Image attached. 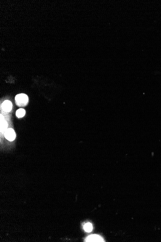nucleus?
Here are the masks:
<instances>
[{
  "instance_id": "nucleus-1",
  "label": "nucleus",
  "mask_w": 161,
  "mask_h": 242,
  "mask_svg": "<svg viewBox=\"0 0 161 242\" xmlns=\"http://www.w3.org/2000/svg\"><path fill=\"white\" fill-rule=\"evenodd\" d=\"M16 104L19 106H25L28 102V97L25 94H20L16 95L15 97Z\"/></svg>"
},
{
  "instance_id": "nucleus-2",
  "label": "nucleus",
  "mask_w": 161,
  "mask_h": 242,
  "mask_svg": "<svg viewBox=\"0 0 161 242\" xmlns=\"http://www.w3.org/2000/svg\"><path fill=\"white\" fill-rule=\"evenodd\" d=\"M5 138L9 141H12L16 138V133L12 129H8L5 133Z\"/></svg>"
},
{
  "instance_id": "nucleus-3",
  "label": "nucleus",
  "mask_w": 161,
  "mask_h": 242,
  "mask_svg": "<svg viewBox=\"0 0 161 242\" xmlns=\"http://www.w3.org/2000/svg\"><path fill=\"white\" fill-rule=\"evenodd\" d=\"M86 242H104L103 239L98 235L89 236L85 239Z\"/></svg>"
},
{
  "instance_id": "nucleus-4",
  "label": "nucleus",
  "mask_w": 161,
  "mask_h": 242,
  "mask_svg": "<svg viewBox=\"0 0 161 242\" xmlns=\"http://www.w3.org/2000/svg\"><path fill=\"white\" fill-rule=\"evenodd\" d=\"M2 108L3 110L6 112L11 111L12 108V104L11 102L8 100L5 101L2 104Z\"/></svg>"
},
{
  "instance_id": "nucleus-5",
  "label": "nucleus",
  "mask_w": 161,
  "mask_h": 242,
  "mask_svg": "<svg viewBox=\"0 0 161 242\" xmlns=\"http://www.w3.org/2000/svg\"><path fill=\"white\" fill-rule=\"evenodd\" d=\"M25 110L22 108H20L16 111V115L17 117L20 118V117H23L25 115Z\"/></svg>"
},
{
  "instance_id": "nucleus-6",
  "label": "nucleus",
  "mask_w": 161,
  "mask_h": 242,
  "mask_svg": "<svg viewBox=\"0 0 161 242\" xmlns=\"http://www.w3.org/2000/svg\"><path fill=\"white\" fill-rule=\"evenodd\" d=\"M83 229L86 232L90 233V232H91V231H92V225L90 223H86L83 226Z\"/></svg>"
}]
</instances>
